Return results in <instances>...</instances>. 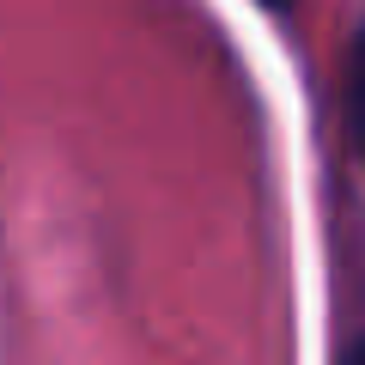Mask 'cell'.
I'll use <instances>...</instances> for the list:
<instances>
[{
  "mask_svg": "<svg viewBox=\"0 0 365 365\" xmlns=\"http://www.w3.org/2000/svg\"><path fill=\"white\" fill-rule=\"evenodd\" d=\"M347 146H353V158L365 165V31L347 43Z\"/></svg>",
  "mask_w": 365,
  "mask_h": 365,
  "instance_id": "obj_1",
  "label": "cell"
},
{
  "mask_svg": "<svg viewBox=\"0 0 365 365\" xmlns=\"http://www.w3.org/2000/svg\"><path fill=\"white\" fill-rule=\"evenodd\" d=\"M341 365H365V335H359V341L347 347V359H341Z\"/></svg>",
  "mask_w": 365,
  "mask_h": 365,
  "instance_id": "obj_2",
  "label": "cell"
},
{
  "mask_svg": "<svg viewBox=\"0 0 365 365\" xmlns=\"http://www.w3.org/2000/svg\"><path fill=\"white\" fill-rule=\"evenodd\" d=\"M262 6H292V0H262Z\"/></svg>",
  "mask_w": 365,
  "mask_h": 365,
  "instance_id": "obj_3",
  "label": "cell"
}]
</instances>
